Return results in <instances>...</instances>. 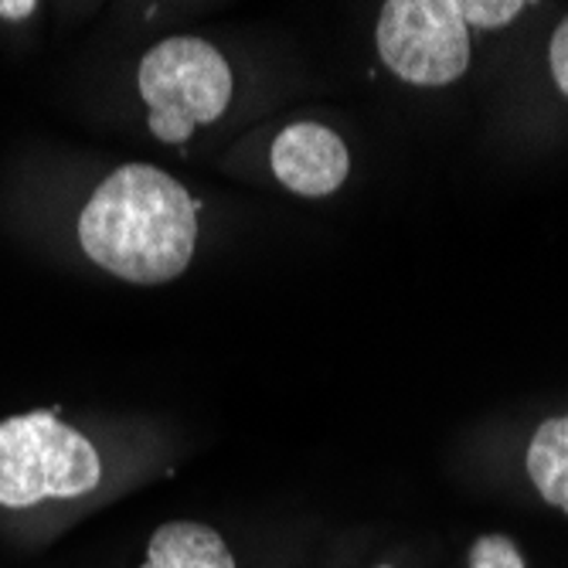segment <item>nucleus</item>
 <instances>
[{
	"instance_id": "nucleus-1",
	"label": "nucleus",
	"mask_w": 568,
	"mask_h": 568,
	"mask_svg": "<svg viewBox=\"0 0 568 568\" xmlns=\"http://www.w3.org/2000/svg\"><path fill=\"white\" fill-rule=\"evenodd\" d=\"M79 242L99 270L126 283H171L194 260L197 201L171 174L150 164H126L85 201Z\"/></svg>"
},
{
	"instance_id": "nucleus-2",
	"label": "nucleus",
	"mask_w": 568,
	"mask_h": 568,
	"mask_svg": "<svg viewBox=\"0 0 568 568\" xmlns=\"http://www.w3.org/2000/svg\"><path fill=\"white\" fill-rule=\"evenodd\" d=\"M99 480L95 446L55 412H28L0 423V507L85 497Z\"/></svg>"
},
{
	"instance_id": "nucleus-3",
	"label": "nucleus",
	"mask_w": 568,
	"mask_h": 568,
	"mask_svg": "<svg viewBox=\"0 0 568 568\" xmlns=\"http://www.w3.org/2000/svg\"><path fill=\"white\" fill-rule=\"evenodd\" d=\"M136 89L150 106V133L161 143H187L194 126L215 123L232 102V69L204 38H164L140 69Z\"/></svg>"
},
{
	"instance_id": "nucleus-4",
	"label": "nucleus",
	"mask_w": 568,
	"mask_h": 568,
	"mask_svg": "<svg viewBox=\"0 0 568 568\" xmlns=\"http://www.w3.org/2000/svg\"><path fill=\"white\" fill-rule=\"evenodd\" d=\"M375 41L382 62L408 85L439 89L470 69V28L456 0H388Z\"/></svg>"
},
{
	"instance_id": "nucleus-5",
	"label": "nucleus",
	"mask_w": 568,
	"mask_h": 568,
	"mask_svg": "<svg viewBox=\"0 0 568 568\" xmlns=\"http://www.w3.org/2000/svg\"><path fill=\"white\" fill-rule=\"evenodd\" d=\"M273 174L300 197H327L351 174L347 143L324 123H290L270 150Z\"/></svg>"
},
{
	"instance_id": "nucleus-6",
	"label": "nucleus",
	"mask_w": 568,
	"mask_h": 568,
	"mask_svg": "<svg viewBox=\"0 0 568 568\" xmlns=\"http://www.w3.org/2000/svg\"><path fill=\"white\" fill-rule=\"evenodd\" d=\"M140 568H235V555L209 525L168 521L153 531Z\"/></svg>"
},
{
	"instance_id": "nucleus-7",
	"label": "nucleus",
	"mask_w": 568,
	"mask_h": 568,
	"mask_svg": "<svg viewBox=\"0 0 568 568\" xmlns=\"http://www.w3.org/2000/svg\"><path fill=\"white\" fill-rule=\"evenodd\" d=\"M528 477L538 497L568 518V416L545 419L531 436Z\"/></svg>"
},
{
	"instance_id": "nucleus-8",
	"label": "nucleus",
	"mask_w": 568,
	"mask_h": 568,
	"mask_svg": "<svg viewBox=\"0 0 568 568\" xmlns=\"http://www.w3.org/2000/svg\"><path fill=\"white\" fill-rule=\"evenodd\" d=\"M459 18L467 28H504L510 21H518V14L528 8L521 0H456Z\"/></svg>"
},
{
	"instance_id": "nucleus-9",
	"label": "nucleus",
	"mask_w": 568,
	"mask_h": 568,
	"mask_svg": "<svg viewBox=\"0 0 568 568\" xmlns=\"http://www.w3.org/2000/svg\"><path fill=\"white\" fill-rule=\"evenodd\" d=\"M470 568H525V555L507 535H480L467 551Z\"/></svg>"
},
{
	"instance_id": "nucleus-10",
	"label": "nucleus",
	"mask_w": 568,
	"mask_h": 568,
	"mask_svg": "<svg viewBox=\"0 0 568 568\" xmlns=\"http://www.w3.org/2000/svg\"><path fill=\"white\" fill-rule=\"evenodd\" d=\"M548 65H551V75H555V85L558 92L568 99V14L565 21L555 28L551 34V44H548Z\"/></svg>"
},
{
	"instance_id": "nucleus-11",
	"label": "nucleus",
	"mask_w": 568,
	"mask_h": 568,
	"mask_svg": "<svg viewBox=\"0 0 568 568\" xmlns=\"http://www.w3.org/2000/svg\"><path fill=\"white\" fill-rule=\"evenodd\" d=\"M31 11H34V0H0V18H8V21L31 18Z\"/></svg>"
},
{
	"instance_id": "nucleus-12",
	"label": "nucleus",
	"mask_w": 568,
	"mask_h": 568,
	"mask_svg": "<svg viewBox=\"0 0 568 568\" xmlns=\"http://www.w3.org/2000/svg\"><path fill=\"white\" fill-rule=\"evenodd\" d=\"M378 568H392V565H378Z\"/></svg>"
}]
</instances>
